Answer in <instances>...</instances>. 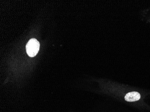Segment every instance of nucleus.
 I'll list each match as a JSON object with an SVG mask.
<instances>
[{
  "mask_svg": "<svg viewBox=\"0 0 150 112\" xmlns=\"http://www.w3.org/2000/svg\"><path fill=\"white\" fill-rule=\"evenodd\" d=\"M26 48L27 54L29 56L35 57L39 50V42L36 39H32L27 43Z\"/></svg>",
  "mask_w": 150,
  "mask_h": 112,
  "instance_id": "f257e3e1",
  "label": "nucleus"
},
{
  "mask_svg": "<svg viewBox=\"0 0 150 112\" xmlns=\"http://www.w3.org/2000/svg\"><path fill=\"white\" fill-rule=\"evenodd\" d=\"M141 96L139 92H129L126 94L125 99L128 102H134L138 101L140 99Z\"/></svg>",
  "mask_w": 150,
  "mask_h": 112,
  "instance_id": "f03ea898",
  "label": "nucleus"
}]
</instances>
